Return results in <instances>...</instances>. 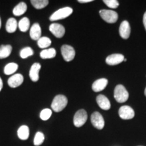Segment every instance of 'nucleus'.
Here are the masks:
<instances>
[{
    "label": "nucleus",
    "mask_w": 146,
    "mask_h": 146,
    "mask_svg": "<svg viewBox=\"0 0 146 146\" xmlns=\"http://www.w3.org/2000/svg\"><path fill=\"white\" fill-rule=\"evenodd\" d=\"M104 3L107 5L108 8H116L119 5V3L117 0H104Z\"/></svg>",
    "instance_id": "29"
},
{
    "label": "nucleus",
    "mask_w": 146,
    "mask_h": 146,
    "mask_svg": "<svg viewBox=\"0 0 146 146\" xmlns=\"http://www.w3.org/2000/svg\"><path fill=\"white\" fill-rule=\"evenodd\" d=\"M143 23L144 27H145V31H146V12H145V13H144L143 18Z\"/></svg>",
    "instance_id": "30"
},
{
    "label": "nucleus",
    "mask_w": 146,
    "mask_h": 146,
    "mask_svg": "<svg viewBox=\"0 0 146 146\" xmlns=\"http://www.w3.org/2000/svg\"><path fill=\"white\" fill-rule=\"evenodd\" d=\"M68 104V99L63 95H58L53 100L52 103V108L54 112H60L65 108Z\"/></svg>",
    "instance_id": "1"
},
{
    "label": "nucleus",
    "mask_w": 146,
    "mask_h": 146,
    "mask_svg": "<svg viewBox=\"0 0 146 146\" xmlns=\"http://www.w3.org/2000/svg\"><path fill=\"white\" fill-rule=\"evenodd\" d=\"M24 81V77L21 74H14L8 81V85L12 88H16L22 85Z\"/></svg>",
    "instance_id": "11"
},
{
    "label": "nucleus",
    "mask_w": 146,
    "mask_h": 146,
    "mask_svg": "<svg viewBox=\"0 0 146 146\" xmlns=\"http://www.w3.org/2000/svg\"><path fill=\"white\" fill-rule=\"evenodd\" d=\"M18 137L21 140H27L29 137V129L26 125L19 127L17 131Z\"/></svg>",
    "instance_id": "18"
},
{
    "label": "nucleus",
    "mask_w": 146,
    "mask_h": 146,
    "mask_svg": "<svg viewBox=\"0 0 146 146\" xmlns=\"http://www.w3.org/2000/svg\"><path fill=\"white\" fill-rule=\"evenodd\" d=\"M12 47L10 45H2L0 46V59L8 58L11 54Z\"/></svg>",
    "instance_id": "21"
},
{
    "label": "nucleus",
    "mask_w": 146,
    "mask_h": 146,
    "mask_svg": "<svg viewBox=\"0 0 146 146\" xmlns=\"http://www.w3.org/2000/svg\"><path fill=\"white\" fill-rule=\"evenodd\" d=\"M61 53L64 60L66 62H70L75 57V50L72 46L63 45L61 47Z\"/></svg>",
    "instance_id": "7"
},
{
    "label": "nucleus",
    "mask_w": 146,
    "mask_h": 146,
    "mask_svg": "<svg viewBox=\"0 0 146 146\" xmlns=\"http://www.w3.org/2000/svg\"><path fill=\"white\" fill-rule=\"evenodd\" d=\"M87 120V113L85 110L81 109L75 113L73 118V123L76 127H81L85 125Z\"/></svg>",
    "instance_id": "4"
},
{
    "label": "nucleus",
    "mask_w": 146,
    "mask_h": 146,
    "mask_svg": "<svg viewBox=\"0 0 146 146\" xmlns=\"http://www.w3.org/2000/svg\"><path fill=\"white\" fill-rule=\"evenodd\" d=\"M41 68V64L37 62L34 63L32 65V66L31 67L30 72H29V76H30L31 81L33 82H36L39 81V72Z\"/></svg>",
    "instance_id": "13"
},
{
    "label": "nucleus",
    "mask_w": 146,
    "mask_h": 146,
    "mask_svg": "<svg viewBox=\"0 0 146 146\" xmlns=\"http://www.w3.org/2000/svg\"><path fill=\"white\" fill-rule=\"evenodd\" d=\"M18 25L21 31L26 32L29 30V27H30V21H29V19L28 18H23L20 21Z\"/></svg>",
    "instance_id": "22"
},
{
    "label": "nucleus",
    "mask_w": 146,
    "mask_h": 146,
    "mask_svg": "<svg viewBox=\"0 0 146 146\" xmlns=\"http://www.w3.org/2000/svg\"><path fill=\"white\" fill-rule=\"evenodd\" d=\"M119 33L123 39H127L129 37L131 34V27L129 22L127 21L122 22L119 28Z\"/></svg>",
    "instance_id": "12"
},
{
    "label": "nucleus",
    "mask_w": 146,
    "mask_h": 146,
    "mask_svg": "<svg viewBox=\"0 0 146 146\" xmlns=\"http://www.w3.org/2000/svg\"><path fill=\"white\" fill-rule=\"evenodd\" d=\"M1 18H0V29H1Z\"/></svg>",
    "instance_id": "33"
},
{
    "label": "nucleus",
    "mask_w": 146,
    "mask_h": 146,
    "mask_svg": "<svg viewBox=\"0 0 146 146\" xmlns=\"http://www.w3.org/2000/svg\"><path fill=\"white\" fill-rule=\"evenodd\" d=\"M91 122L93 126L97 129L102 130L104 127V119L102 115L98 112H95L91 114Z\"/></svg>",
    "instance_id": "6"
},
{
    "label": "nucleus",
    "mask_w": 146,
    "mask_h": 146,
    "mask_svg": "<svg viewBox=\"0 0 146 146\" xmlns=\"http://www.w3.org/2000/svg\"><path fill=\"white\" fill-rule=\"evenodd\" d=\"M50 31L57 38H62L65 34V28L60 24H52L50 26Z\"/></svg>",
    "instance_id": "9"
},
{
    "label": "nucleus",
    "mask_w": 146,
    "mask_h": 146,
    "mask_svg": "<svg viewBox=\"0 0 146 146\" xmlns=\"http://www.w3.org/2000/svg\"><path fill=\"white\" fill-rule=\"evenodd\" d=\"M100 14L104 21L110 24L116 23L118 18V14L113 10H102L100 11Z\"/></svg>",
    "instance_id": "5"
},
{
    "label": "nucleus",
    "mask_w": 146,
    "mask_h": 146,
    "mask_svg": "<svg viewBox=\"0 0 146 146\" xmlns=\"http://www.w3.org/2000/svg\"><path fill=\"white\" fill-rule=\"evenodd\" d=\"M30 36L35 41H38L41 37V29L38 23H35L31 28Z\"/></svg>",
    "instance_id": "16"
},
{
    "label": "nucleus",
    "mask_w": 146,
    "mask_h": 146,
    "mask_svg": "<svg viewBox=\"0 0 146 146\" xmlns=\"http://www.w3.org/2000/svg\"><path fill=\"white\" fill-rule=\"evenodd\" d=\"M52 43V41L49 37L47 36H41L37 41V45L40 48L45 49L48 47Z\"/></svg>",
    "instance_id": "23"
},
{
    "label": "nucleus",
    "mask_w": 146,
    "mask_h": 146,
    "mask_svg": "<svg viewBox=\"0 0 146 146\" xmlns=\"http://www.w3.org/2000/svg\"><path fill=\"white\" fill-rule=\"evenodd\" d=\"M45 139L44 134L41 132H37L35 136L33 143L35 146H39L43 143Z\"/></svg>",
    "instance_id": "26"
},
{
    "label": "nucleus",
    "mask_w": 146,
    "mask_h": 146,
    "mask_svg": "<svg viewBox=\"0 0 146 146\" xmlns=\"http://www.w3.org/2000/svg\"><path fill=\"white\" fill-rule=\"evenodd\" d=\"M119 116L123 120L132 119L135 116V112L132 108L129 106H123L118 110Z\"/></svg>",
    "instance_id": "8"
},
{
    "label": "nucleus",
    "mask_w": 146,
    "mask_h": 146,
    "mask_svg": "<svg viewBox=\"0 0 146 146\" xmlns=\"http://www.w3.org/2000/svg\"><path fill=\"white\" fill-rule=\"evenodd\" d=\"M31 3L35 8L43 9L48 5L49 1L47 0H31Z\"/></svg>",
    "instance_id": "25"
},
{
    "label": "nucleus",
    "mask_w": 146,
    "mask_h": 146,
    "mask_svg": "<svg viewBox=\"0 0 146 146\" xmlns=\"http://www.w3.org/2000/svg\"><path fill=\"white\" fill-rule=\"evenodd\" d=\"M34 54L33 50H32L31 47H27L23 48V50H21V52H20V56L22 58L25 59V58L29 57V56H33Z\"/></svg>",
    "instance_id": "27"
},
{
    "label": "nucleus",
    "mask_w": 146,
    "mask_h": 146,
    "mask_svg": "<svg viewBox=\"0 0 146 146\" xmlns=\"http://www.w3.org/2000/svg\"><path fill=\"white\" fill-rule=\"evenodd\" d=\"M124 60H125V57H124L123 55L120 54H114L108 56L106 59V62L108 65L114 66L119 64L123 62Z\"/></svg>",
    "instance_id": "10"
},
{
    "label": "nucleus",
    "mask_w": 146,
    "mask_h": 146,
    "mask_svg": "<svg viewBox=\"0 0 146 146\" xmlns=\"http://www.w3.org/2000/svg\"><path fill=\"white\" fill-rule=\"evenodd\" d=\"M27 5L25 2H20L17 5H16L13 9V14L14 16H20L23 15L27 12Z\"/></svg>",
    "instance_id": "17"
},
{
    "label": "nucleus",
    "mask_w": 146,
    "mask_h": 146,
    "mask_svg": "<svg viewBox=\"0 0 146 146\" xmlns=\"http://www.w3.org/2000/svg\"><path fill=\"white\" fill-rule=\"evenodd\" d=\"M73 10L70 7H65V8H60L51 15L50 20L51 21H56L64 19V18L70 16Z\"/></svg>",
    "instance_id": "2"
},
{
    "label": "nucleus",
    "mask_w": 146,
    "mask_h": 146,
    "mask_svg": "<svg viewBox=\"0 0 146 146\" xmlns=\"http://www.w3.org/2000/svg\"><path fill=\"white\" fill-rule=\"evenodd\" d=\"M139 146H141V145H139Z\"/></svg>",
    "instance_id": "35"
},
{
    "label": "nucleus",
    "mask_w": 146,
    "mask_h": 146,
    "mask_svg": "<svg viewBox=\"0 0 146 146\" xmlns=\"http://www.w3.org/2000/svg\"><path fill=\"white\" fill-rule=\"evenodd\" d=\"M114 96L116 102L119 103H124L129 98V93L123 85H118L115 87Z\"/></svg>",
    "instance_id": "3"
},
{
    "label": "nucleus",
    "mask_w": 146,
    "mask_h": 146,
    "mask_svg": "<svg viewBox=\"0 0 146 146\" xmlns=\"http://www.w3.org/2000/svg\"><path fill=\"white\" fill-rule=\"evenodd\" d=\"M56 56V51L54 48H49L43 50L40 53V57L42 59H51Z\"/></svg>",
    "instance_id": "19"
},
{
    "label": "nucleus",
    "mask_w": 146,
    "mask_h": 146,
    "mask_svg": "<svg viewBox=\"0 0 146 146\" xmlns=\"http://www.w3.org/2000/svg\"><path fill=\"white\" fill-rule=\"evenodd\" d=\"M144 94H145V96H146V87H145V92H144Z\"/></svg>",
    "instance_id": "34"
},
{
    "label": "nucleus",
    "mask_w": 146,
    "mask_h": 146,
    "mask_svg": "<svg viewBox=\"0 0 146 146\" xmlns=\"http://www.w3.org/2000/svg\"><path fill=\"white\" fill-rule=\"evenodd\" d=\"M78 2L81 3H89V2H91L93 1V0H78Z\"/></svg>",
    "instance_id": "31"
},
{
    "label": "nucleus",
    "mask_w": 146,
    "mask_h": 146,
    "mask_svg": "<svg viewBox=\"0 0 146 146\" xmlns=\"http://www.w3.org/2000/svg\"><path fill=\"white\" fill-rule=\"evenodd\" d=\"M3 88V81L1 80V78H0V91H1V89Z\"/></svg>",
    "instance_id": "32"
},
{
    "label": "nucleus",
    "mask_w": 146,
    "mask_h": 146,
    "mask_svg": "<svg viewBox=\"0 0 146 146\" xmlns=\"http://www.w3.org/2000/svg\"><path fill=\"white\" fill-rule=\"evenodd\" d=\"M108 83V81L106 78H100V79L96 80L93 83L92 89L95 92H100V91H103L106 87Z\"/></svg>",
    "instance_id": "14"
},
{
    "label": "nucleus",
    "mask_w": 146,
    "mask_h": 146,
    "mask_svg": "<svg viewBox=\"0 0 146 146\" xmlns=\"http://www.w3.org/2000/svg\"><path fill=\"white\" fill-rule=\"evenodd\" d=\"M52 114V111L50 109H43L40 113V118L43 120H47L50 119Z\"/></svg>",
    "instance_id": "28"
},
{
    "label": "nucleus",
    "mask_w": 146,
    "mask_h": 146,
    "mask_svg": "<svg viewBox=\"0 0 146 146\" xmlns=\"http://www.w3.org/2000/svg\"><path fill=\"white\" fill-rule=\"evenodd\" d=\"M17 21H16L15 18H10L7 21L5 29H6L7 32L10 33H14L16 31V29H17Z\"/></svg>",
    "instance_id": "20"
},
{
    "label": "nucleus",
    "mask_w": 146,
    "mask_h": 146,
    "mask_svg": "<svg viewBox=\"0 0 146 146\" xmlns=\"http://www.w3.org/2000/svg\"><path fill=\"white\" fill-rule=\"evenodd\" d=\"M18 66L17 64L12 62L9 63L5 66L4 68V73L6 75H10V74H13L18 70Z\"/></svg>",
    "instance_id": "24"
},
{
    "label": "nucleus",
    "mask_w": 146,
    "mask_h": 146,
    "mask_svg": "<svg viewBox=\"0 0 146 146\" xmlns=\"http://www.w3.org/2000/svg\"><path fill=\"white\" fill-rule=\"evenodd\" d=\"M96 102L98 104L100 107V108L104 110H108L110 108L111 105L110 100L108 99L107 97L104 95H99L96 98Z\"/></svg>",
    "instance_id": "15"
}]
</instances>
